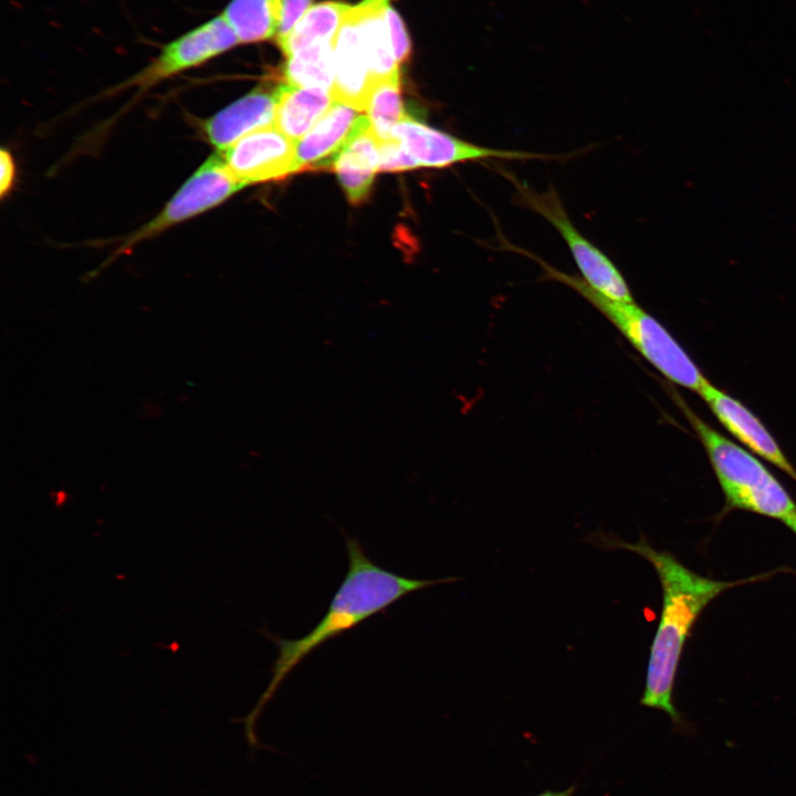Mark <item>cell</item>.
Instances as JSON below:
<instances>
[{
  "label": "cell",
  "mask_w": 796,
  "mask_h": 796,
  "mask_svg": "<svg viewBox=\"0 0 796 796\" xmlns=\"http://www.w3.org/2000/svg\"><path fill=\"white\" fill-rule=\"evenodd\" d=\"M347 553V572L329 606L306 635L283 638L261 629L277 649L271 667V679L251 712L241 721L251 744L255 743V723L263 708L274 696L286 677L313 651L325 642L354 629L373 616L386 611L401 598L438 585L458 580L457 577L420 579L404 576L376 564L365 552L359 541L343 534Z\"/></svg>",
  "instance_id": "1"
},
{
  "label": "cell",
  "mask_w": 796,
  "mask_h": 796,
  "mask_svg": "<svg viewBox=\"0 0 796 796\" xmlns=\"http://www.w3.org/2000/svg\"><path fill=\"white\" fill-rule=\"evenodd\" d=\"M614 547L633 552L657 572L662 588V609L650 648L646 685L640 703L668 714L681 730L688 727L673 703V689L685 641L704 608L722 593L763 576L718 580L699 575L672 554L654 549L645 538L637 543L607 540Z\"/></svg>",
  "instance_id": "2"
},
{
  "label": "cell",
  "mask_w": 796,
  "mask_h": 796,
  "mask_svg": "<svg viewBox=\"0 0 796 796\" xmlns=\"http://www.w3.org/2000/svg\"><path fill=\"white\" fill-rule=\"evenodd\" d=\"M511 250L538 263L546 279L563 283L582 295L671 383L698 391L708 380L666 327L635 302L610 300L578 275L563 272L523 248L513 245Z\"/></svg>",
  "instance_id": "3"
},
{
  "label": "cell",
  "mask_w": 796,
  "mask_h": 796,
  "mask_svg": "<svg viewBox=\"0 0 796 796\" xmlns=\"http://www.w3.org/2000/svg\"><path fill=\"white\" fill-rule=\"evenodd\" d=\"M672 398L704 446L729 507L782 522L796 514L794 500L756 457L710 427L678 395Z\"/></svg>",
  "instance_id": "4"
},
{
  "label": "cell",
  "mask_w": 796,
  "mask_h": 796,
  "mask_svg": "<svg viewBox=\"0 0 796 796\" xmlns=\"http://www.w3.org/2000/svg\"><path fill=\"white\" fill-rule=\"evenodd\" d=\"M238 44L235 33L220 13L165 43L149 63L103 92L102 96L129 90H135L136 96L143 95L167 80L207 64Z\"/></svg>",
  "instance_id": "5"
},
{
  "label": "cell",
  "mask_w": 796,
  "mask_h": 796,
  "mask_svg": "<svg viewBox=\"0 0 796 796\" xmlns=\"http://www.w3.org/2000/svg\"><path fill=\"white\" fill-rule=\"evenodd\" d=\"M515 188V202L542 216L566 242L584 280L606 297L632 303L631 291L620 271L597 247L575 228L553 187L538 192L512 174L502 170Z\"/></svg>",
  "instance_id": "6"
},
{
  "label": "cell",
  "mask_w": 796,
  "mask_h": 796,
  "mask_svg": "<svg viewBox=\"0 0 796 796\" xmlns=\"http://www.w3.org/2000/svg\"><path fill=\"white\" fill-rule=\"evenodd\" d=\"M245 186L226 167L221 155H210L179 187L160 211L121 240L108 262L139 243L221 205Z\"/></svg>",
  "instance_id": "7"
},
{
  "label": "cell",
  "mask_w": 796,
  "mask_h": 796,
  "mask_svg": "<svg viewBox=\"0 0 796 796\" xmlns=\"http://www.w3.org/2000/svg\"><path fill=\"white\" fill-rule=\"evenodd\" d=\"M391 138L413 159L418 167L442 168L471 160H523L547 158L545 155L503 150L475 145L423 124L408 114L395 126Z\"/></svg>",
  "instance_id": "8"
},
{
  "label": "cell",
  "mask_w": 796,
  "mask_h": 796,
  "mask_svg": "<svg viewBox=\"0 0 796 796\" xmlns=\"http://www.w3.org/2000/svg\"><path fill=\"white\" fill-rule=\"evenodd\" d=\"M295 144L272 125L256 129L217 153L230 174L249 186L297 172Z\"/></svg>",
  "instance_id": "9"
},
{
  "label": "cell",
  "mask_w": 796,
  "mask_h": 796,
  "mask_svg": "<svg viewBox=\"0 0 796 796\" xmlns=\"http://www.w3.org/2000/svg\"><path fill=\"white\" fill-rule=\"evenodd\" d=\"M276 86L262 83L202 119L199 127L205 139L216 151H222L245 135L274 125Z\"/></svg>",
  "instance_id": "10"
},
{
  "label": "cell",
  "mask_w": 796,
  "mask_h": 796,
  "mask_svg": "<svg viewBox=\"0 0 796 796\" xmlns=\"http://www.w3.org/2000/svg\"><path fill=\"white\" fill-rule=\"evenodd\" d=\"M724 428L747 449L796 481V469L762 421L743 404L706 380L696 391Z\"/></svg>",
  "instance_id": "11"
},
{
  "label": "cell",
  "mask_w": 796,
  "mask_h": 796,
  "mask_svg": "<svg viewBox=\"0 0 796 796\" xmlns=\"http://www.w3.org/2000/svg\"><path fill=\"white\" fill-rule=\"evenodd\" d=\"M349 10L334 40L335 77L332 95L335 101L362 112L366 107L373 77L357 23Z\"/></svg>",
  "instance_id": "12"
},
{
  "label": "cell",
  "mask_w": 796,
  "mask_h": 796,
  "mask_svg": "<svg viewBox=\"0 0 796 796\" xmlns=\"http://www.w3.org/2000/svg\"><path fill=\"white\" fill-rule=\"evenodd\" d=\"M379 164V142L368 117L362 115L332 165L350 203L358 205L369 196Z\"/></svg>",
  "instance_id": "13"
},
{
  "label": "cell",
  "mask_w": 796,
  "mask_h": 796,
  "mask_svg": "<svg viewBox=\"0 0 796 796\" xmlns=\"http://www.w3.org/2000/svg\"><path fill=\"white\" fill-rule=\"evenodd\" d=\"M360 111L339 101L295 144L297 172L331 169L337 153L347 142L360 117Z\"/></svg>",
  "instance_id": "14"
},
{
  "label": "cell",
  "mask_w": 796,
  "mask_h": 796,
  "mask_svg": "<svg viewBox=\"0 0 796 796\" xmlns=\"http://www.w3.org/2000/svg\"><path fill=\"white\" fill-rule=\"evenodd\" d=\"M334 101L328 91L281 83L276 86L274 126L296 143L324 116Z\"/></svg>",
  "instance_id": "15"
},
{
  "label": "cell",
  "mask_w": 796,
  "mask_h": 796,
  "mask_svg": "<svg viewBox=\"0 0 796 796\" xmlns=\"http://www.w3.org/2000/svg\"><path fill=\"white\" fill-rule=\"evenodd\" d=\"M388 4L389 0H362L349 10L358 27L373 84L399 74L386 19Z\"/></svg>",
  "instance_id": "16"
},
{
  "label": "cell",
  "mask_w": 796,
  "mask_h": 796,
  "mask_svg": "<svg viewBox=\"0 0 796 796\" xmlns=\"http://www.w3.org/2000/svg\"><path fill=\"white\" fill-rule=\"evenodd\" d=\"M221 14L240 44L259 43L276 36L281 0H231Z\"/></svg>",
  "instance_id": "17"
},
{
  "label": "cell",
  "mask_w": 796,
  "mask_h": 796,
  "mask_svg": "<svg viewBox=\"0 0 796 796\" xmlns=\"http://www.w3.org/2000/svg\"><path fill=\"white\" fill-rule=\"evenodd\" d=\"M352 6L341 1L316 3L304 13L280 45L285 56L318 42L334 40Z\"/></svg>",
  "instance_id": "18"
},
{
  "label": "cell",
  "mask_w": 796,
  "mask_h": 796,
  "mask_svg": "<svg viewBox=\"0 0 796 796\" xmlns=\"http://www.w3.org/2000/svg\"><path fill=\"white\" fill-rule=\"evenodd\" d=\"M334 40L312 44L286 56L283 66L285 82L332 93L335 77Z\"/></svg>",
  "instance_id": "19"
},
{
  "label": "cell",
  "mask_w": 796,
  "mask_h": 796,
  "mask_svg": "<svg viewBox=\"0 0 796 796\" xmlns=\"http://www.w3.org/2000/svg\"><path fill=\"white\" fill-rule=\"evenodd\" d=\"M365 111L378 142L391 139L392 129L407 115L400 93L399 74L373 84Z\"/></svg>",
  "instance_id": "20"
},
{
  "label": "cell",
  "mask_w": 796,
  "mask_h": 796,
  "mask_svg": "<svg viewBox=\"0 0 796 796\" xmlns=\"http://www.w3.org/2000/svg\"><path fill=\"white\" fill-rule=\"evenodd\" d=\"M386 19L394 55L400 65L407 62L411 54V42L400 14L390 3L386 9Z\"/></svg>",
  "instance_id": "21"
},
{
  "label": "cell",
  "mask_w": 796,
  "mask_h": 796,
  "mask_svg": "<svg viewBox=\"0 0 796 796\" xmlns=\"http://www.w3.org/2000/svg\"><path fill=\"white\" fill-rule=\"evenodd\" d=\"M380 171H401L419 168L413 159L394 138L379 143Z\"/></svg>",
  "instance_id": "22"
},
{
  "label": "cell",
  "mask_w": 796,
  "mask_h": 796,
  "mask_svg": "<svg viewBox=\"0 0 796 796\" xmlns=\"http://www.w3.org/2000/svg\"><path fill=\"white\" fill-rule=\"evenodd\" d=\"M313 0H281V19L276 33V42L280 45L285 41L298 20L311 7Z\"/></svg>",
  "instance_id": "23"
},
{
  "label": "cell",
  "mask_w": 796,
  "mask_h": 796,
  "mask_svg": "<svg viewBox=\"0 0 796 796\" xmlns=\"http://www.w3.org/2000/svg\"><path fill=\"white\" fill-rule=\"evenodd\" d=\"M0 198L7 197L15 184L17 178V165L10 150L6 148L0 149Z\"/></svg>",
  "instance_id": "24"
},
{
  "label": "cell",
  "mask_w": 796,
  "mask_h": 796,
  "mask_svg": "<svg viewBox=\"0 0 796 796\" xmlns=\"http://www.w3.org/2000/svg\"><path fill=\"white\" fill-rule=\"evenodd\" d=\"M572 792H573V788H569L566 790H562V792H545L537 796H570Z\"/></svg>",
  "instance_id": "25"
},
{
  "label": "cell",
  "mask_w": 796,
  "mask_h": 796,
  "mask_svg": "<svg viewBox=\"0 0 796 796\" xmlns=\"http://www.w3.org/2000/svg\"><path fill=\"white\" fill-rule=\"evenodd\" d=\"M783 522L796 534V514Z\"/></svg>",
  "instance_id": "26"
}]
</instances>
